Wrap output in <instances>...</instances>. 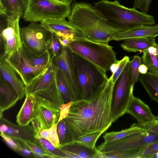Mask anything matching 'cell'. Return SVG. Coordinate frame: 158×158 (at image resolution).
Listing matches in <instances>:
<instances>
[{"label": "cell", "mask_w": 158, "mask_h": 158, "mask_svg": "<svg viewBox=\"0 0 158 158\" xmlns=\"http://www.w3.org/2000/svg\"><path fill=\"white\" fill-rule=\"evenodd\" d=\"M51 59L63 72L69 87L72 102L81 100L76 79L72 51L68 46H62L59 55Z\"/></svg>", "instance_id": "obj_13"}, {"label": "cell", "mask_w": 158, "mask_h": 158, "mask_svg": "<svg viewBox=\"0 0 158 158\" xmlns=\"http://www.w3.org/2000/svg\"><path fill=\"white\" fill-rule=\"evenodd\" d=\"M57 124L58 122L49 128L48 129L49 132V141L51 142L55 147L60 148V145L57 131Z\"/></svg>", "instance_id": "obj_39"}, {"label": "cell", "mask_w": 158, "mask_h": 158, "mask_svg": "<svg viewBox=\"0 0 158 158\" xmlns=\"http://www.w3.org/2000/svg\"><path fill=\"white\" fill-rule=\"evenodd\" d=\"M139 70L140 74H145L148 72V69L145 65L142 64L139 66Z\"/></svg>", "instance_id": "obj_47"}, {"label": "cell", "mask_w": 158, "mask_h": 158, "mask_svg": "<svg viewBox=\"0 0 158 158\" xmlns=\"http://www.w3.org/2000/svg\"><path fill=\"white\" fill-rule=\"evenodd\" d=\"M138 126L152 132L158 134V116L151 121L136 123Z\"/></svg>", "instance_id": "obj_38"}, {"label": "cell", "mask_w": 158, "mask_h": 158, "mask_svg": "<svg viewBox=\"0 0 158 158\" xmlns=\"http://www.w3.org/2000/svg\"><path fill=\"white\" fill-rule=\"evenodd\" d=\"M144 129L136 125V123L132 124L130 127L119 131H112L106 133L103 136L105 143H108L123 138L131 134L139 132Z\"/></svg>", "instance_id": "obj_28"}, {"label": "cell", "mask_w": 158, "mask_h": 158, "mask_svg": "<svg viewBox=\"0 0 158 158\" xmlns=\"http://www.w3.org/2000/svg\"><path fill=\"white\" fill-rule=\"evenodd\" d=\"M34 94L36 99L34 116L42 123L45 129H49L58 121L60 110L49 100Z\"/></svg>", "instance_id": "obj_15"}, {"label": "cell", "mask_w": 158, "mask_h": 158, "mask_svg": "<svg viewBox=\"0 0 158 158\" xmlns=\"http://www.w3.org/2000/svg\"><path fill=\"white\" fill-rule=\"evenodd\" d=\"M133 89L131 85V68L129 61L114 85L111 103L113 123L126 113L133 96Z\"/></svg>", "instance_id": "obj_9"}, {"label": "cell", "mask_w": 158, "mask_h": 158, "mask_svg": "<svg viewBox=\"0 0 158 158\" xmlns=\"http://www.w3.org/2000/svg\"><path fill=\"white\" fill-rule=\"evenodd\" d=\"M27 2L28 0H0V15L7 17L19 14L23 18Z\"/></svg>", "instance_id": "obj_23"}, {"label": "cell", "mask_w": 158, "mask_h": 158, "mask_svg": "<svg viewBox=\"0 0 158 158\" xmlns=\"http://www.w3.org/2000/svg\"><path fill=\"white\" fill-rule=\"evenodd\" d=\"M126 113L135 118L138 123L152 121L156 116L152 113L150 107L139 98L133 95L127 109Z\"/></svg>", "instance_id": "obj_19"}, {"label": "cell", "mask_w": 158, "mask_h": 158, "mask_svg": "<svg viewBox=\"0 0 158 158\" xmlns=\"http://www.w3.org/2000/svg\"><path fill=\"white\" fill-rule=\"evenodd\" d=\"M35 104L34 94L26 95L25 100L16 116V122L18 125L26 126L29 124L34 116Z\"/></svg>", "instance_id": "obj_22"}, {"label": "cell", "mask_w": 158, "mask_h": 158, "mask_svg": "<svg viewBox=\"0 0 158 158\" xmlns=\"http://www.w3.org/2000/svg\"><path fill=\"white\" fill-rule=\"evenodd\" d=\"M57 131L60 145V148L73 142L68 129L65 118L58 122Z\"/></svg>", "instance_id": "obj_30"}, {"label": "cell", "mask_w": 158, "mask_h": 158, "mask_svg": "<svg viewBox=\"0 0 158 158\" xmlns=\"http://www.w3.org/2000/svg\"><path fill=\"white\" fill-rule=\"evenodd\" d=\"M138 81L151 99L158 103V75L148 72L139 74Z\"/></svg>", "instance_id": "obj_25"}, {"label": "cell", "mask_w": 158, "mask_h": 158, "mask_svg": "<svg viewBox=\"0 0 158 158\" xmlns=\"http://www.w3.org/2000/svg\"><path fill=\"white\" fill-rule=\"evenodd\" d=\"M5 59L17 73L25 86L41 74L48 66L35 67L30 65L24 57L21 48Z\"/></svg>", "instance_id": "obj_14"}, {"label": "cell", "mask_w": 158, "mask_h": 158, "mask_svg": "<svg viewBox=\"0 0 158 158\" xmlns=\"http://www.w3.org/2000/svg\"><path fill=\"white\" fill-rule=\"evenodd\" d=\"M41 24L57 36L63 47L68 46L74 40L87 38L80 29L65 19H46L41 22Z\"/></svg>", "instance_id": "obj_12"}, {"label": "cell", "mask_w": 158, "mask_h": 158, "mask_svg": "<svg viewBox=\"0 0 158 158\" xmlns=\"http://www.w3.org/2000/svg\"><path fill=\"white\" fill-rule=\"evenodd\" d=\"M35 139L53 158H66V155L64 152L60 148L55 147L48 140L40 136L35 138Z\"/></svg>", "instance_id": "obj_31"}, {"label": "cell", "mask_w": 158, "mask_h": 158, "mask_svg": "<svg viewBox=\"0 0 158 158\" xmlns=\"http://www.w3.org/2000/svg\"><path fill=\"white\" fill-rule=\"evenodd\" d=\"M20 16L16 14L7 17L0 23V57L7 58L18 51L22 46L19 20Z\"/></svg>", "instance_id": "obj_10"}, {"label": "cell", "mask_w": 158, "mask_h": 158, "mask_svg": "<svg viewBox=\"0 0 158 158\" xmlns=\"http://www.w3.org/2000/svg\"><path fill=\"white\" fill-rule=\"evenodd\" d=\"M72 102H71L66 104H62L60 106V116L59 120L57 122H59L63 119L65 118L67 116Z\"/></svg>", "instance_id": "obj_44"}, {"label": "cell", "mask_w": 158, "mask_h": 158, "mask_svg": "<svg viewBox=\"0 0 158 158\" xmlns=\"http://www.w3.org/2000/svg\"><path fill=\"white\" fill-rule=\"evenodd\" d=\"M71 4L54 0H28L23 18L25 21L36 23L48 19H65L70 15Z\"/></svg>", "instance_id": "obj_8"}, {"label": "cell", "mask_w": 158, "mask_h": 158, "mask_svg": "<svg viewBox=\"0 0 158 158\" xmlns=\"http://www.w3.org/2000/svg\"><path fill=\"white\" fill-rule=\"evenodd\" d=\"M114 84L111 76L101 90L90 100L72 102L65 118L73 142L91 133L105 132L111 125V103Z\"/></svg>", "instance_id": "obj_1"}, {"label": "cell", "mask_w": 158, "mask_h": 158, "mask_svg": "<svg viewBox=\"0 0 158 158\" xmlns=\"http://www.w3.org/2000/svg\"><path fill=\"white\" fill-rule=\"evenodd\" d=\"M156 42L155 38L146 37L125 40L121 44L123 50L129 52H143Z\"/></svg>", "instance_id": "obj_24"}, {"label": "cell", "mask_w": 158, "mask_h": 158, "mask_svg": "<svg viewBox=\"0 0 158 158\" xmlns=\"http://www.w3.org/2000/svg\"><path fill=\"white\" fill-rule=\"evenodd\" d=\"M56 78L58 88L64 104L72 102L69 87L62 71L57 67Z\"/></svg>", "instance_id": "obj_29"}, {"label": "cell", "mask_w": 158, "mask_h": 158, "mask_svg": "<svg viewBox=\"0 0 158 158\" xmlns=\"http://www.w3.org/2000/svg\"><path fill=\"white\" fill-rule=\"evenodd\" d=\"M57 67L51 59L45 70L30 83L25 86L26 95L37 94L49 100L58 108L64 104L56 78Z\"/></svg>", "instance_id": "obj_7"}, {"label": "cell", "mask_w": 158, "mask_h": 158, "mask_svg": "<svg viewBox=\"0 0 158 158\" xmlns=\"http://www.w3.org/2000/svg\"><path fill=\"white\" fill-rule=\"evenodd\" d=\"M158 158V141L148 145L139 158Z\"/></svg>", "instance_id": "obj_36"}, {"label": "cell", "mask_w": 158, "mask_h": 158, "mask_svg": "<svg viewBox=\"0 0 158 158\" xmlns=\"http://www.w3.org/2000/svg\"><path fill=\"white\" fill-rule=\"evenodd\" d=\"M0 75L14 88L20 100L26 96L25 85L17 73L6 61L5 58L0 57Z\"/></svg>", "instance_id": "obj_18"}, {"label": "cell", "mask_w": 158, "mask_h": 158, "mask_svg": "<svg viewBox=\"0 0 158 158\" xmlns=\"http://www.w3.org/2000/svg\"><path fill=\"white\" fill-rule=\"evenodd\" d=\"M23 44L37 56L44 54L48 50V44L52 33L41 24L32 22L20 28Z\"/></svg>", "instance_id": "obj_11"}, {"label": "cell", "mask_w": 158, "mask_h": 158, "mask_svg": "<svg viewBox=\"0 0 158 158\" xmlns=\"http://www.w3.org/2000/svg\"><path fill=\"white\" fill-rule=\"evenodd\" d=\"M141 57L148 72L158 75V44L156 42L144 51Z\"/></svg>", "instance_id": "obj_26"}, {"label": "cell", "mask_w": 158, "mask_h": 158, "mask_svg": "<svg viewBox=\"0 0 158 158\" xmlns=\"http://www.w3.org/2000/svg\"><path fill=\"white\" fill-rule=\"evenodd\" d=\"M68 46L73 52L87 60L106 72L118 61L116 52L108 44L97 43L88 39L75 40Z\"/></svg>", "instance_id": "obj_6"}, {"label": "cell", "mask_w": 158, "mask_h": 158, "mask_svg": "<svg viewBox=\"0 0 158 158\" xmlns=\"http://www.w3.org/2000/svg\"><path fill=\"white\" fill-rule=\"evenodd\" d=\"M19 99L15 89L0 75V118L5 110L12 107Z\"/></svg>", "instance_id": "obj_20"}, {"label": "cell", "mask_w": 158, "mask_h": 158, "mask_svg": "<svg viewBox=\"0 0 158 158\" xmlns=\"http://www.w3.org/2000/svg\"><path fill=\"white\" fill-rule=\"evenodd\" d=\"M0 136L3 141L10 149L19 153L20 146L16 139L1 131H0Z\"/></svg>", "instance_id": "obj_37"}, {"label": "cell", "mask_w": 158, "mask_h": 158, "mask_svg": "<svg viewBox=\"0 0 158 158\" xmlns=\"http://www.w3.org/2000/svg\"><path fill=\"white\" fill-rule=\"evenodd\" d=\"M158 141V134L146 129L96 147L100 158H139L149 144Z\"/></svg>", "instance_id": "obj_4"}, {"label": "cell", "mask_w": 158, "mask_h": 158, "mask_svg": "<svg viewBox=\"0 0 158 158\" xmlns=\"http://www.w3.org/2000/svg\"><path fill=\"white\" fill-rule=\"evenodd\" d=\"M104 132L100 131L89 134L81 136L74 142L93 149H97L95 147L96 142L101 135Z\"/></svg>", "instance_id": "obj_32"}, {"label": "cell", "mask_w": 158, "mask_h": 158, "mask_svg": "<svg viewBox=\"0 0 158 158\" xmlns=\"http://www.w3.org/2000/svg\"><path fill=\"white\" fill-rule=\"evenodd\" d=\"M31 123L34 129L35 134V138L39 137L41 131L45 129L42 123L36 117L34 116Z\"/></svg>", "instance_id": "obj_43"}, {"label": "cell", "mask_w": 158, "mask_h": 158, "mask_svg": "<svg viewBox=\"0 0 158 158\" xmlns=\"http://www.w3.org/2000/svg\"><path fill=\"white\" fill-rule=\"evenodd\" d=\"M94 6L110 26L121 31L139 25L155 24L153 15L138 11L134 7H127L117 0H101L94 3Z\"/></svg>", "instance_id": "obj_3"}, {"label": "cell", "mask_w": 158, "mask_h": 158, "mask_svg": "<svg viewBox=\"0 0 158 158\" xmlns=\"http://www.w3.org/2000/svg\"><path fill=\"white\" fill-rule=\"evenodd\" d=\"M0 130L14 138L31 141L35 140V134L32 126L16 125L2 116L0 118Z\"/></svg>", "instance_id": "obj_16"}, {"label": "cell", "mask_w": 158, "mask_h": 158, "mask_svg": "<svg viewBox=\"0 0 158 158\" xmlns=\"http://www.w3.org/2000/svg\"><path fill=\"white\" fill-rule=\"evenodd\" d=\"M21 50L26 61L33 66H47L50 61L51 55L48 50L42 55L39 56L31 52L23 44Z\"/></svg>", "instance_id": "obj_27"}, {"label": "cell", "mask_w": 158, "mask_h": 158, "mask_svg": "<svg viewBox=\"0 0 158 158\" xmlns=\"http://www.w3.org/2000/svg\"><path fill=\"white\" fill-rule=\"evenodd\" d=\"M130 61L129 58L127 56H125L122 59V61L114 73L112 74V81L114 84L115 83L119 77L122 73L123 69L127 63Z\"/></svg>", "instance_id": "obj_40"}, {"label": "cell", "mask_w": 158, "mask_h": 158, "mask_svg": "<svg viewBox=\"0 0 158 158\" xmlns=\"http://www.w3.org/2000/svg\"><path fill=\"white\" fill-rule=\"evenodd\" d=\"M152 1V0H134L133 6L141 12L147 13L149 11Z\"/></svg>", "instance_id": "obj_41"}, {"label": "cell", "mask_w": 158, "mask_h": 158, "mask_svg": "<svg viewBox=\"0 0 158 158\" xmlns=\"http://www.w3.org/2000/svg\"><path fill=\"white\" fill-rule=\"evenodd\" d=\"M68 18L87 39L95 42L108 44L112 36L121 31L110 26L101 13L89 3L73 2Z\"/></svg>", "instance_id": "obj_2"}, {"label": "cell", "mask_w": 158, "mask_h": 158, "mask_svg": "<svg viewBox=\"0 0 158 158\" xmlns=\"http://www.w3.org/2000/svg\"><path fill=\"white\" fill-rule=\"evenodd\" d=\"M39 136L49 141V132L48 129H44L42 130L40 133Z\"/></svg>", "instance_id": "obj_45"}, {"label": "cell", "mask_w": 158, "mask_h": 158, "mask_svg": "<svg viewBox=\"0 0 158 158\" xmlns=\"http://www.w3.org/2000/svg\"><path fill=\"white\" fill-rule=\"evenodd\" d=\"M74 0H69V3L71 4V3Z\"/></svg>", "instance_id": "obj_49"}, {"label": "cell", "mask_w": 158, "mask_h": 158, "mask_svg": "<svg viewBox=\"0 0 158 158\" xmlns=\"http://www.w3.org/2000/svg\"><path fill=\"white\" fill-rule=\"evenodd\" d=\"M33 153L35 158H53L35 139L34 141L21 139Z\"/></svg>", "instance_id": "obj_33"}, {"label": "cell", "mask_w": 158, "mask_h": 158, "mask_svg": "<svg viewBox=\"0 0 158 158\" xmlns=\"http://www.w3.org/2000/svg\"><path fill=\"white\" fill-rule=\"evenodd\" d=\"M60 149L65 153L66 158H98L99 153L97 149H91L76 142L66 144Z\"/></svg>", "instance_id": "obj_21"}, {"label": "cell", "mask_w": 158, "mask_h": 158, "mask_svg": "<svg viewBox=\"0 0 158 158\" xmlns=\"http://www.w3.org/2000/svg\"><path fill=\"white\" fill-rule=\"evenodd\" d=\"M74 69L81 100L95 97L107 81L106 72L96 65L73 52Z\"/></svg>", "instance_id": "obj_5"}, {"label": "cell", "mask_w": 158, "mask_h": 158, "mask_svg": "<svg viewBox=\"0 0 158 158\" xmlns=\"http://www.w3.org/2000/svg\"><path fill=\"white\" fill-rule=\"evenodd\" d=\"M62 45L57 37L54 34L52 33L48 44V50L51 55V59L56 56L60 52Z\"/></svg>", "instance_id": "obj_34"}, {"label": "cell", "mask_w": 158, "mask_h": 158, "mask_svg": "<svg viewBox=\"0 0 158 158\" xmlns=\"http://www.w3.org/2000/svg\"><path fill=\"white\" fill-rule=\"evenodd\" d=\"M131 68V85L134 87L135 84L138 81L140 73L139 68L143 64L141 58L138 56H135L130 61Z\"/></svg>", "instance_id": "obj_35"}, {"label": "cell", "mask_w": 158, "mask_h": 158, "mask_svg": "<svg viewBox=\"0 0 158 158\" xmlns=\"http://www.w3.org/2000/svg\"><path fill=\"white\" fill-rule=\"evenodd\" d=\"M122 61V59L120 60H118L117 62L112 65L110 69V70L112 74H113L117 70L120 64Z\"/></svg>", "instance_id": "obj_46"}, {"label": "cell", "mask_w": 158, "mask_h": 158, "mask_svg": "<svg viewBox=\"0 0 158 158\" xmlns=\"http://www.w3.org/2000/svg\"><path fill=\"white\" fill-rule=\"evenodd\" d=\"M58 2L66 4H71L69 1V0H54Z\"/></svg>", "instance_id": "obj_48"}, {"label": "cell", "mask_w": 158, "mask_h": 158, "mask_svg": "<svg viewBox=\"0 0 158 158\" xmlns=\"http://www.w3.org/2000/svg\"><path fill=\"white\" fill-rule=\"evenodd\" d=\"M158 36V24L137 26L114 34L111 40L119 41L142 37Z\"/></svg>", "instance_id": "obj_17"}, {"label": "cell", "mask_w": 158, "mask_h": 158, "mask_svg": "<svg viewBox=\"0 0 158 158\" xmlns=\"http://www.w3.org/2000/svg\"><path fill=\"white\" fill-rule=\"evenodd\" d=\"M16 139L20 146V151L19 153V155L27 158H35V156L30 150L21 139Z\"/></svg>", "instance_id": "obj_42"}]
</instances>
